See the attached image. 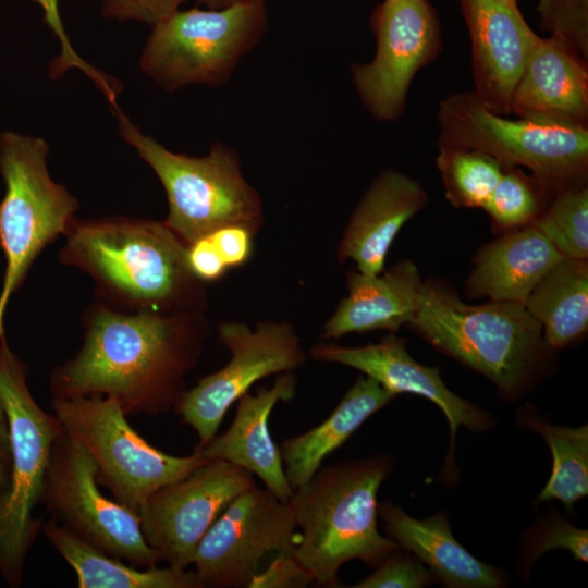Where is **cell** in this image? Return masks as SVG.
I'll list each match as a JSON object with an SVG mask.
<instances>
[{
	"label": "cell",
	"mask_w": 588,
	"mask_h": 588,
	"mask_svg": "<svg viewBox=\"0 0 588 588\" xmlns=\"http://www.w3.org/2000/svg\"><path fill=\"white\" fill-rule=\"evenodd\" d=\"M205 314L130 313L95 298L79 350L50 373L53 397H110L126 416L174 409L209 334Z\"/></svg>",
	"instance_id": "6da1fadb"
},
{
	"label": "cell",
	"mask_w": 588,
	"mask_h": 588,
	"mask_svg": "<svg viewBox=\"0 0 588 588\" xmlns=\"http://www.w3.org/2000/svg\"><path fill=\"white\" fill-rule=\"evenodd\" d=\"M61 264L86 273L95 298L123 311L206 313V283L191 271L186 244L163 221L123 216L75 219Z\"/></svg>",
	"instance_id": "7a4b0ae2"
},
{
	"label": "cell",
	"mask_w": 588,
	"mask_h": 588,
	"mask_svg": "<svg viewBox=\"0 0 588 588\" xmlns=\"http://www.w3.org/2000/svg\"><path fill=\"white\" fill-rule=\"evenodd\" d=\"M393 468L387 455L320 467L290 499L299 541L293 556L322 587H341L352 560L378 566L400 548L378 529L377 494Z\"/></svg>",
	"instance_id": "3957f363"
},
{
	"label": "cell",
	"mask_w": 588,
	"mask_h": 588,
	"mask_svg": "<svg viewBox=\"0 0 588 588\" xmlns=\"http://www.w3.org/2000/svg\"><path fill=\"white\" fill-rule=\"evenodd\" d=\"M408 326L486 376L509 400L524 395L548 365L542 327L520 304L491 301L471 306L443 285L422 283Z\"/></svg>",
	"instance_id": "277c9868"
},
{
	"label": "cell",
	"mask_w": 588,
	"mask_h": 588,
	"mask_svg": "<svg viewBox=\"0 0 588 588\" xmlns=\"http://www.w3.org/2000/svg\"><path fill=\"white\" fill-rule=\"evenodd\" d=\"M114 113L121 137L161 182L169 203L163 223L183 243L229 224L258 233L264 222L261 198L243 176L235 150L215 143L204 157L176 154L142 133L121 110Z\"/></svg>",
	"instance_id": "5b68a950"
},
{
	"label": "cell",
	"mask_w": 588,
	"mask_h": 588,
	"mask_svg": "<svg viewBox=\"0 0 588 588\" xmlns=\"http://www.w3.org/2000/svg\"><path fill=\"white\" fill-rule=\"evenodd\" d=\"M28 368L0 339V399L7 411L11 439V473L0 491V575L11 588L23 585L26 558L42 519L40 505L46 470L54 441L63 428L34 399Z\"/></svg>",
	"instance_id": "8992f818"
},
{
	"label": "cell",
	"mask_w": 588,
	"mask_h": 588,
	"mask_svg": "<svg viewBox=\"0 0 588 588\" xmlns=\"http://www.w3.org/2000/svg\"><path fill=\"white\" fill-rule=\"evenodd\" d=\"M49 145L41 137L0 133V173L5 191L0 201V248L5 269L0 291V339L11 297L34 261L65 235L78 209L77 199L50 176Z\"/></svg>",
	"instance_id": "52a82bcc"
},
{
	"label": "cell",
	"mask_w": 588,
	"mask_h": 588,
	"mask_svg": "<svg viewBox=\"0 0 588 588\" xmlns=\"http://www.w3.org/2000/svg\"><path fill=\"white\" fill-rule=\"evenodd\" d=\"M439 144L483 152L502 166H523L544 188L583 182L588 128L509 119L490 110L475 91L452 95L439 106Z\"/></svg>",
	"instance_id": "ba28073f"
},
{
	"label": "cell",
	"mask_w": 588,
	"mask_h": 588,
	"mask_svg": "<svg viewBox=\"0 0 588 588\" xmlns=\"http://www.w3.org/2000/svg\"><path fill=\"white\" fill-rule=\"evenodd\" d=\"M51 407L63 430L93 457L98 485L137 515L152 492L209 462L196 446L186 456L155 448L133 429L110 397H53Z\"/></svg>",
	"instance_id": "9c48e42d"
},
{
	"label": "cell",
	"mask_w": 588,
	"mask_h": 588,
	"mask_svg": "<svg viewBox=\"0 0 588 588\" xmlns=\"http://www.w3.org/2000/svg\"><path fill=\"white\" fill-rule=\"evenodd\" d=\"M266 28L261 2L220 10H177L152 25L140 69L168 91L192 84L219 86L260 41Z\"/></svg>",
	"instance_id": "30bf717a"
},
{
	"label": "cell",
	"mask_w": 588,
	"mask_h": 588,
	"mask_svg": "<svg viewBox=\"0 0 588 588\" xmlns=\"http://www.w3.org/2000/svg\"><path fill=\"white\" fill-rule=\"evenodd\" d=\"M40 505L50 519L109 555L138 567L162 562L146 542L139 516L100 492L93 457L64 430L51 450Z\"/></svg>",
	"instance_id": "8fae6325"
},
{
	"label": "cell",
	"mask_w": 588,
	"mask_h": 588,
	"mask_svg": "<svg viewBox=\"0 0 588 588\" xmlns=\"http://www.w3.org/2000/svg\"><path fill=\"white\" fill-rule=\"evenodd\" d=\"M218 341L230 354L221 369L206 375L187 389L174 411L208 444L230 409L257 381L283 372H295L307 354L295 327L287 321H264L250 329L242 322H220Z\"/></svg>",
	"instance_id": "7c38bea8"
},
{
	"label": "cell",
	"mask_w": 588,
	"mask_h": 588,
	"mask_svg": "<svg viewBox=\"0 0 588 588\" xmlns=\"http://www.w3.org/2000/svg\"><path fill=\"white\" fill-rule=\"evenodd\" d=\"M299 541L289 501L254 486L222 511L198 543L193 564L199 588H248L270 552L293 555Z\"/></svg>",
	"instance_id": "4fadbf2b"
},
{
	"label": "cell",
	"mask_w": 588,
	"mask_h": 588,
	"mask_svg": "<svg viewBox=\"0 0 588 588\" xmlns=\"http://www.w3.org/2000/svg\"><path fill=\"white\" fill-rule=\"evenodd\" d=\"M377 52L352 66L353 82L366 109L379 121L404 111L416 73L441 49L439 20L428 0H384L371 15Z\"/></svg>",
	"instance_id": "5bb4252c"
},
{
	"label": "cell",
	"mask_w": 588,
	"mask_h": 588,
	"mask_svg": "<svg viewBox=\"0 0 588 588\" xmlns=\"http://www.w3.org/2000/svg\"><path fill=\"white\" fill-rule=\"evenodd\" d=\"M254 475L225 461H209L150 494L139 513L148 546L168 566L186 569L204 535Z\"/></svg>",
	"instance_id": "9a60e30c"
},
{
	"label": "cell",
	"mask_w": 588,
	"mask_h": 588,
	"mask_svg": "<svg viewBox=\"0 0 588 588\" xmlns=\"http://www.w3.org/2000/svg\"><path fill=\"white\" fill-rule=\"evenodd\" d=\"M309 353L315 360L357 369L395 395L417 394L438 405L450 427L451 440L445 457V473L449 466L452 469L454 465L455 436L460 426L473 431H485L494 426L489 414L446 388L438 367L417 363L406 351L404 340L395 335L391 334L378 343L359 347L319 342L310 347Z\"/></svg>",
	"instance_id": "2e32d148"
},
{
	"label": "cell",
	"mask_w": 588,
	"mask_h": 588,
	"mask_svg": "<svg viewBox=\"0 0 588 588\" xmlns=\"http://www.w3.org/2000/svg\"><path fill=\"white\" fill-rule=\"evenodd\" d=\"M471 41L473 72L480 100L511 114L513 90L538 40L517 0H460Z\"/></svg>",
	"instance_id": "e0dca14e"
},
{
	"label": "cell",
	"mask_w": 588,
	"mask_h": 588,
	"mask_svg": "<svg viewBox=\"0 0 588 588\" xmlns=\"http://www.w3.org/2000/svg\"><path fill=\"white\" fill-rule=\"evenodd\" d=\"M511 113L534 122L588 128V71L564 41L538 38L513 90Z\"/></svg>",
	"instance_id": "ac0fdd59"
},
{
	"label": "cell",
	"mask_w": 588,
	"mask_h": 588,
	"mask_svg": "<svg viewBox=\"0 0 588 588\" xmlns=\"http://www.w3.org/2000/svg\"><path fill=\"white\" fill-rule=\"evenodd\" d=\"M294 372L279 373L271 388L245 393L237 401L235 417L228 430L196 448L207 461H225L259 477L265 488L282 501L294 490L282 465L280 449L269 431V417L279 402L291 401L296 392Z\"/></svg>",
	"instance_id": "d6986e66"
},
{
	"label": "cell",
	"mask_w": 588,
	"mask_h": 588,
	"mask_svg": "<svg viewBox=\"0 0 588 588\" xmlns=\"http://www.w3.org/2000/svg\"><path fill=\"white\" fill-rule=\"evenodd\" d=\"M427 200L418 182L397 171H383L352 213L336 249L338 259L353 260L363 274L381 273L396 234Z\"/></svg>",
	"instance_id": "ffe728a7"
},
{
	"label": "cell",
	"mask_w": 588,
	"mask_h": 588,
	"mask_svg": "<svg viewBox=\"0 0 588 588\" xmlns=\"http://www.w3.org/2000/svg\"><path fill=\"white\" fill-rule=\"evenodd\" d=\"M347 296L323 326L321 339L377 330L396 331L415 316L422 282L409 260L396 264L383 274H347Z\"/></svg>",
	"instance_id": "44dd1931"
},
{
	"label": "cell",
	"mask_w": 588,
	"mask_h": 588,
	"mask_svg": "<svg viewBox=\"0 0 588 588\" xmlns=\"http://www.w3.org/2000/svg\"><path fill=\"white\" fill-rule=\"evenodd\" d=\"M378 515L388 536L426 564L445 587L499 588L506 585L503 572L479 561L456 541L444 513L421 520L383 502L378 504Z\"/></svg>",
	"instance_id": "7402d4cb"
},
{
	"label": "cell",
	"mask_w": 588,
	"mask_h": 588,
	"mask_svg": "<svg viewBox=\"0 0 588 588\" xmlns=\"http://www.w3.org/2000/svg\"><path fill=\"white\" fill-rule=\"evenodd\" d=\"M563 258L534 224L480 250L467 282L473 297L525 305L538 282Z\"/></svg>",
	"instance_id": "603a6c76"
},
{
	"label": "cell",
	"mask_w": 588,
	"mask_h": 588,
	"mask_svg": "<svg viewBox=\"0 0 588 588\" xmlns=\"http://www.w3.org/2000/svg\"><path fill=\"white\" fill-rule=\"evenodd\" d=\"M395 396L375 379L360 376L321 424L284 440L279 449L292 489L307 482L328 455L342 446L371 415Z\"/></svg>",
	"instance_id": "cb8c5ba5"
},
{
	"label": "cell",
	"mask_w": 588,
	"mask_h": 588,
	"mask_svg": "<svg viewBox=\"0 0 588 588\" xmlns=\"http://www.w3.org/2000/svg\"><path fill=\"white\" fill-rule=\"evenodd\" d=\"M41 532L74 569L78 588H199L194 571L127 565L50 518L42 520Z\"/></svg>",
	"instance_id": "d4e9b609"
},
{
	"label": "cell",
	"mask_w": 588,
	"mask_h": 588,
	"mask_svg": "<svg viewBox=\"0 0 588 588\" xmlns=\"http://www.w3.org/2000/svg\"><path fill=\"white\" fill-rule=\"evenodd\" d=\"M524 306L541 324L549 348H562L579 338L588 324L586 259L563 257L538 282Z\"/></svg>",
	"instance_id": "484cf974"
},
{
	"label": "cell",
	"mask_w": 588,
	"mask_h": 588,
	"mask_svg": "<svg viewBox=\"0 0 588 588\" xmlns=\"http://www.w3.org/2000/svg\"><path fill=\"white\" fill-rule=\"evenodd\" d=\"M523 425L539 433L552 454L551 475L535 505L559 500L565 507L588 494V427L554 426L530 413L519 417Z\"/></svg>",
	"instance_id": "4316f807"
},
{
	"label": "cell",
	"mask_w": 588,
	"mask_h": 588,
	"mask_svg": "<svg viewBox=\"0 0 588 588\" xmlns=\"http://www.w3.org/2000/svg\"><path fill=\"white\" fill-rule=\"evenodd\" d=\"M437 167L446 197L457 207L485 208L503 174V166L494 158L443 144H439Z\"/></svg>",
	"instance_id": "83f0119b"
},
{
	"label": "cell",
	"mask_w": 588,
	"mask_h": 588,
	"mask_svg": "<svg viewBox=\"0 0 588 588\" xmlns=\"http://www.w3.org/2000/svg\"><path fill=\"white\" fill-rule=\"evenodd\" d=\"M563 257H588V189L583 182L559 191L547 212L534 224Z\"/></svg>",
	"instance_id": "f1b7e54d"
},
{
	"label": "cell",
	"mask_w": 588,
	"mask_h": 588,
	"mask_svg": "<svg viewBox=\"0 0 588 588\" xmlns=\"http://www.w3.org/2000/svg\"><path fill=\"white\" fill-rule=\"evenodd\" d=\"M483 209L503 228L525 225L539 211L537 189L520 171H503Z\"/></svg>",
	"instance_id": "f546056e"
},
{
	"label": "cell",
	"mask_w": 588,
	"mask_h": 588,
	"mask_svg": "<svg viewBox=\"0 0 588 588\" xmlns=\"http://www.w3.org/2000/svg\"><path fill=\"white\" fill-rule=\"evenodd\" d=\"M33 1L41 8L46 25L60 41L61 51L49 65L50 77L57 79L68 70L78 69L94 82L96 87L112 106V109L119 107L117 97L121 91L120 84L111 76L86 62L72 47L60 16L59 0Z\"/></svg>",
	"instance_id": "4dcf8cb0"
},
{
	"label": "cell",
	"mask_w": 588,
	"mask_h": 588,
	"mask_svg": "<svg viewBox=\"0 0 588 588\" xmlns=\"http://www.w3.org/2000/svg\"><path fill=\"white\" fill-rule=\"evenodd\" d=\"M543 29L588 59V0H538Z\"/></svg>",
	"instance_id": "1f68e13d"
},
{
	"label": "cell",
	"mask_w": 588,
	"mask_h": 588,
	"mask_svg": "<svg viewBox=\"0 0 588 588\" xmlns=\"http://www.w3.org/2000/svg\"><path fill=\"white\" fill-rule=\"evenodd\" d=\"M438 581L436 575L413 553L396 549L375 572L353 588H421Z\"/></svg>",
	"instance_id": "d6a6232c"
},
{
	"label": "cell",
	"mask_w": 588,
	"mask_h": 588,
	"mask_svg": "<svg viewBox=\"0 0 588 588\" xmlns=\"http://www.w3.org/2000/svg\"><path fill=\"white\" fill-rule=\"evenodd\" d=\"M567 550L575 560L588 561V531L563 519H555L544 526L535 538L529 550V558L538 559L551 550Z\"/></svg>",
	"instance_id": "836d02e7"
},
{
	"label": "cell",
	"mask_w": 588,
	"mask_h": 588,
	"mask_svg": "<svg viewBox=\"0 0 588 588\" xmlns=\"http://www.w3.org/2000/svg\"><path fill=\"white\" fill-rule=\"evenodd\" d=\"M108 19L137 21L151 26L176 12L188 0H99Z\"/></svg>",
	"instance_id": "e575fe53"
},
{
	"label": "cell",
	"mask_w": 588,
	"mask_h": 588,
	"mask_svg": "<svg viewBox=\"0 0 588 588\" xmlns=\"http://www.w3.org/2000/svg\"><path fill=\"white\" fill-rule=\"evenodd\" d=\"M311 583V575L293 555L278 553L264 571L253 577L248 588H305Z\"/></svg>",
	"instance_id": "d590c367"
},
{
	"label": "cell",
	"mask_w": 588,
	"mask_h": 588,
	"mask_svg": "<svg viewBox=\"0 0 588 588\" xmlns=\"http://www.w3.org/2000/svg\"><path fill=\"white\" fill-rule=\"evenodd\" d=\"M208 235L229 269L241 267L250 258L254 233L246 226L229 224Z\"/></svg>",
	"instance_id": "8d00e7d4"
},
{
	"label": "cell",
	"mask_w": 588,
	"mask_h": 588,
	"mask_svg": "<svg viewBox=\"0 0 588 588\" xmlns=\"http://www.w3.org/2000/svg\"><path fill=\"white\" fill-rule=\"evenodd\" d=\"M186 260L193 274L204 283L223 278L229 270L209 235L186 245Z\"/></svg>",
	"instance_id": "74e56055"
},
{
	"label": "cell",
	"mask_w": 588,
	"mask_h": 588,
	"mask_svg": "<svg viewBox=\"0 0 588 588\" xmlns=\"http://www.w3.org/2000/svg\"><path fill=\"white\" fill-rule=\"evenodd\" d=\"M11 473V439L7 411L0 399V491L9 482Z\"/></svg>",
	"instance_id": "f35d334b"
},
{
	"label": "cell",
	"mask_w": 588,
	"mask_h": 588,
	"mask_svg": "<svg viewBox=\"0 0 588 588\" xmlns=\"http://www.w3.org/2000/svg\"><path fill=\"white\" fill-rule=\"evenodd\" d=\"M197 2L206 5L210 10H220L240 3H264V0H197Z\"/></svg>",
	"instance_id": "ab89813d"
}]
</instances>
